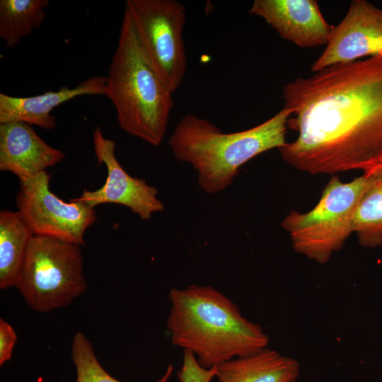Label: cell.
<instances>
[{
	"label": "cell",
	"instance_id": "cell-17",
	"mask_svg": "<svg viewBox=\"0 0 382 382\" xmlns=\"http://www.w3.org/2000/svg\"><path fill=\"white\" fill-rule=\"evenodd\" d=\"M48 6V0L0 1V37L7 48L15 47L42 25Z\"/></svg>",
	"mask_w": 382,
	"mask_h": 382
},
{
	"label": "cell",
	"instance_id": "cell-2",
	"mask_svg": "<svg viewBox=\"0 0 382 382\" xmlns=\"http://www.w3.org/2000/svg\"><path fill=\"white\" fill-rule=\"evenodd\" d=\"M166 320L171 342L209 369L267 347L269 337L230 299L211 286L173 288Z\"/></svg>",
	"mask_w": 382,
	"mask_h": 382
},
{
	"label": "cell",
	"instance_id": "cell-20",
	"mask_svg": "<svg viewBox=\"0 0 382 382\" xmlns=\"http://www.w3.org/2000/svg\"><path fill=\"white\" fill-rule=\"evenodd\" d=\"M17 335L12 326L4 319H0V366L10 361Z\"/></svg>",
	"mask_w": 382,
	"mask_h": 382
},
{
	"label": "cell",
	"instance_id": "cell-16",
	"mask_svg": "<svg viewBox=\"0 0 382 382\" xmlns=\"http://www.w3.org/2000/svg\"><path fill=\"white\" fill-rule=\"evenodd\" d=\"M366 185L353 218V233L365 248L382 245V166L376 165L364 171Z\"/></svg>",
	"mask_w": 382,
	"mask_h": 382
},
{
	"label": "cell",
	"instance_id": "cell-19",
	"mask_svg": "<svg viewBox=\"0 0 382 382\" xmlns=\"http://www.w3.org/2000/svg\"><path fill=\"white\" fill-rule=\"evenodd\" d=\"M216 366L209 369L202 366L195 354L190 350H183V365L177 371L180 382H211L215 378Z\"/></svg>",
	"mask_w": 382,
	"mask_h": 382
},
{
	"label": "cell",
	"instance_id": "cell-9",
	"mask_svg": "<svg viewBox=\"0 0 382 382\" xmlns=\"http://www.w3.org/2000/svg\"><path fill=\"white\" fill-rule=\"evenodd\" d=\"M93 141L98 165L106 166L108 176L101 187L93 191L83 190L74 199L93 208L106 203L124 205L142 220H149L154 213L163 210L157 188L144 179L132 177L123 169L115 156V143L103 136L100 127L93 130Z\"/></svg>",
	"mask_w": 382,
	"mask_h": 382
},
{
	"label": "cell",
	"instance_id": "cell-6",
	"mask_svg": "<svg viewBox=\"0 0 382 382\" xmlns=\"http://www.w3.org/2000/svg\"><path fill=\"white\" fill-rule=\"evenodd\" d=\"M365 185L364 174L348 183L333 176L314 208L289 212L281 226L294 250L319 264L328 262L353 233L354 212Z\"/></svg>",
	"mask_w": 382,
	"mask_h": 382
},
{
	"label": "cell",
	"instance_id": "cell-8",
	"mask_svg": "<svg viewBox=\"0 0 382 382\" xmlns=\"http://www.w3.org/2000/svg\"><path fill=\"white\" fill-rule=\"evenodd\" d=\"M50 175L43 171L19 180L18 211L34 235L48 236L79 245L86 231L96 220L93 207L74 199L65 202L50 189Z\"/></svg>",
	"mask_w": 382,
	"mask_h": 382
},
{
	"label": "cell",
	"instance_id": "cell-7",
	"mask_svg": "<svg viewBox=\"0 0 382 382\" xmlns=\"http://www.w3.org/2000/svg\"><path fill=\"white\" fill-rule=\"evenodd\" d=\"M125 11L151 64L173 94L187 70L185 6L177 0H127Z\"/></svg>",
	"mask_w": 382,
	"mask_h": 382
},
{
	"label": "cell",
	"instance_id": "cell-18",
	"mask_svg": "<svg viewBox=\"0 0 382 382\" xmlns=\"http://www.w3.org/2000/svg\"><path fill=\"white\" fill-rule=\"evenodd\" d=\"M71 359L76 371V382H122L110 375L99 363L93 345L86 335L75 333L71 343ZM173 371L169 364L156 382H168Z\"/></svg>",
	"mask_w": 382,
	"mask_h": 382
},
{
	"label": "cell",
	"instance_id": "cell-12",
	"mask_svg": "<svg viewBox=\"0 0 382 382\" xmlns=\"http://www.w3.org/2000/svg\"><path fill=\"white\" fill-rule=\"evenodd\" d=\"M65 156L40 137L31 125L23 122L0 124V170L16 175L19 180L46 171Z\"/></svg>",
	"mask_w": 382,
	"mask_h": 382
},
{
	"label": "cell",
	"instance_id": "cell-21",
	"mask_svg": "<svg viewBox=\"0 0 382 382\" xmlns=\"http://www.w3.org/2000/svg\"><path fill=\"white\" fill-rule=\"evenodd\" d=\"M376 165H378V166H382V161H381V163H379L376 164ZM375 166H376V165H375Z\"/></svg>",
	"mask_w": 382,
	"mask_h": 382
},
{
	"label": "cell",
	"instance_id": "cell-5",
	"mask_svg": "<svg viewBox=\"0 0 382 382\" xmlns=\"http://www.w3.org/2000/svg\"><path fill=\"white\" fill-rule=\"evenodd\" d=\"M15 287L35 311L69 306L87 289L80 245L34 235Z\"/></svg>",
	"mask_w": 382,
	"mask_h": 382
},
{
	"label": "cell",
	"instance_id": "cell-15",
	"mask_svg": "<svg viewBox=\"0 0 382 382\" xmlns=\"http://www.w3.org/2000/svg\"><path fill=\"white\" fill-rule=\"evenodd\" d=\"M34 233L21 213H0V288L15 286Z\"/></svg>",
	"mask_w": 382,
	"mask_h": 382
},
{
	"label": "cell",
	"instance_id": "cell-10",
	"mask_svg": "<svg viewBox=\"0 0 382 382\" xmlns=\"http://www.w3.org/2000/svg\"><path fill=\"white\" fill-rule=\"evenodd\" d=\"M382 54V9L366 0L352 1L346 16L333 26L327 46L311 69L352 62Z\"/></svg>",
	"mask_w": 382,
	"mask_h": 382
},
{
	"label": "cell",
	"instance_id": "cell-11",
	"mask_svg": "<svg viewBox=\"0 0 382 382\" xmlns=\"http://www.w3.org/2000/svg\"><path fill=\"white\" fill-rule=\"evenodd\" d=\"M250 13L263 18L282 38L301 47L327 45L333 28L315 0H255Z\"/></svg>",
	"mask_w": 382,
	"mask_h": 382
},
{
	"label": "cell",
	"instance_id": "cell-1",
	"mask_svg": "<svg viewBox=\"0 0 382 382\" xmlns=\"http://www.w3.org/2000/svg\"><path fill=\"white\" fill-rule=\"evenodd\" d=\"M282 96L298 136L278 150L294 168L364 172L382 161V54L298 78Z\"/></svg>",
	"mask_w": 382,
	"mask_h": 382
},
{
	"label": "cell",
	"instance_id": "cell-3",
	"mask_svg": "<svg viewBox=\"0 0 382 382\" xmlns=\"http://www.w3.org/2000/svg\"><path fill=\"white\" fill-rule=\"evenodd\" d=\"M291 112L284 107L267 121L249 129L225 133L209 120L184 115L169 138V146L180 161L190 163L197 173L199 187L207 194L225 190L251 158L285 145Z\"/></svg>",
	"mask_w": 382,
	"mask_h": 382
},
{
	"label": "cell",
	"instance_id": "cell-14",
	"mask_svg": "<svg viewBox=\"0 0 382 382\" xmlns=\"http://www.w3.org/2000/svg\"><path fill=\"white\" fill-rule=\"evenodd\" d=\"M300 365L274 349H262L216 366V382H296Z\"/></svg>",
	"mask_w": 382,
	"mask_h": 382
},
{
	"label": "cell",
	"instance_id": "cell-13",
	"mask_svg": "<svg viewBox=\"0 0 382 382\" xmlns=\"http://www.w3.org/2000/svg\"><path fill=\"white\" fill-rule=\"evenodd\" d=\"M106 76H91L77 86L60 87L56 91H47L29 97H16L0 93V124L23 122L45 129L55 127L54 109L72 98L83 95H103Z\"/></svg>",
	"mask_w": 382,
	"mask_h": 382
},
{
	"label": "cell",
	"instance_id": "cell-4",
	"mask_svg": "<svg viewBox=\"0 0 382 382\" xmlns=\"http://www.w3.org/2000/svg\"><path fill=\"white\" fill-rule=\"evenodd\" d=\"M106 77L104 96L112 103L120 128L160 145L174 105L173 93L151 64L125 11Z\"/></svg>",
	"mask_w": 382,
	"mask_h": 382
}]
</instances>
